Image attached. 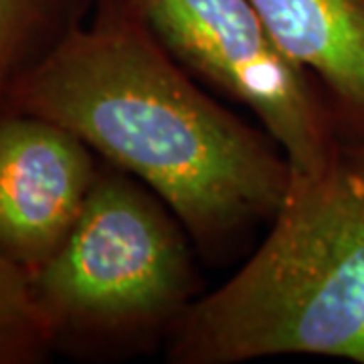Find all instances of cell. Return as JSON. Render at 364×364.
I'll list each match as a JSON object with an SVG mask.
<instances>
[{
    "mask_svg": "<svg viewBox=\"0 0 364 364\" xmlns=\"http://www.w3.org/2000/svg\"><path fill=\"white\" fill-rule=\"evenodd\" d=\"M148 28L136 0H105L14 85L9 112L45 117L132 174L205 251L272 221L291 166L195 83Z\"/></svg>",
    "mask_w": 364,
    "mask_h": 364,
    "instance_id": "6da1fadb",
    "label": "cell"
},
{
    "mask_svg": "<svg viewBox=\"0 0 364 364\" xmlns=\"http://www.w3.org/2000/svg\"><path fill=\"white\" fill-rule=\"evenodd\" d=\"M272 223L247 263L172 328L170 363L312 354L364 364V174L342 152L318 172H291Z\"/></svg>",
    "mask_w": 364,
    "mask_h": 364,
    "instance_id": "7a4b0ae2",
    "label": "cell"
},
{
    "mask_svg": "<svg viewBox=\"0 0 364 364\" xmlns=\"http://www.w3.org/2000/svg\"><path fill=\"white\" fill-rule=\"evenodd\" d=\"M186 237L138 178L100 166L71 233L31 273L53 348L104 356L168 338L200 296Z\"/></svg>",
    "mask_w": 364,
    "mask_h": 364,
    "instance_id": "3957f363",
    "label": "cell"
},
{
    "mask_svg": "<svg viewBox=\"0 0 364 364\" xmlns=\"http://www.w3.org/2000/svg\"><path fill=\"white\" fill-rule=\"evenodd\" d=\"M162 47L188 73L245 105L286 154L312 174L342 152L336 117L312 75L272 39L251 0H136Z\"/></svg>",
    "mask_w": 364,
    "mask_h": 364,
    "instance_id": "277c9868",
    "label": "cell"
},
{
    "mask_svg": "<svg viewBox=\"0 0 364 364\" xmlns=\"http://www.w3.org/2000/svg\"><path fill=\"white\" fill-rule=\"evenodd\" d=\"M95 152L73 132L21 112L0 116V255L28 273L63 245L95 184Z\"/></svg>",
    "mask_w": 364,
    "mask_h": 364,
    "instance_id": "5b68a950",
    "label": "cell"
},
{
    "mask_svg": "<svg viewBox=\"0 0 364 364\" xmlns=\"http://www.w3.org/2000/svg\"><path fill=\"white\" fill-rule=\"evenodd\" d=\"M272 39L364 132V0H251Z\"/></svg>",
    "mask_w": 364,
    "mask_h": 364,
    "instance_id": "8992f818",
    "label": "cell"
},
{
    "mask_svg": "<svg viewBox=\"0 0 364 364\" xmlns=\"http://www.w3.org/2000/svg\"><path fill=\"white\" fill-rule=\"evenodd\" d=\"M105 0H0V116L14 85Z\"/></svg>",
    "mask_w": 364,
    "mask_h": 364,
    "instance_id": "52a82bcc",
    "label": "cell"
},
{
    "mask_svg": "<svg viewBox=\"0 0 364 364\" xmlns=\"http://www.w3.org/2000/svg\"><path fill=\"white\" fill-rule=\"evenodd\" d=\"M53 350L31 273L0 255V364H37Z\"/></svg>",
    "mask_w": 364,
    "mask_h": 364,
    "instance_id": "ba28073f",
    "label": "cell"
},
{
    "mask_svg": "<svg viewBox=\"0 0 364 364\" xmlns=\"http://www.w3.org/2000/svg\"><path fill=\"white\" fill-rule=\"evenodd\" d=\"M342 154L354 168L364 174V142L354 144V146H342Z\"/></svg>",
    "mask_w": 364,
    "mask_h": 364,
    "instance_id": "9c48e42d",
    "label": "cell"
}]
</instances>
